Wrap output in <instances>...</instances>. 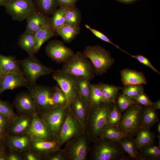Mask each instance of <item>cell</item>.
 Listing matches in <instances>:
<instances>
[{"label": "cell", "mask_w": 160, "mask_h": 160, "mask_svg": "<svg viewBox=\"0 0 160 160\" xmlns=\"http://www.w3.org/2000/svg\"><path fill=\"white\" fill-rule=\"evenodd\" d=\"M32 140L51 141L55 140L44 121L38 114L33 115V120L27 133Z\"/></svg>", "instance_id": "15"}, {"label": "cell", "mask_w": 160, "mask_h": 160, "mask_svg": "<svg viewBox=\"0 0 160 160\" xmlns=\"http://www.w3.org/2000/svg\"><path fill=\"white\" fill-rule=\"evenodd\" d=\"M122 115L118 109L116 102L108 117V125L118 126L122 119Z\"/></svg>", "instance_id": "41"}, {"label": "cell", "mask_w": 160, "mask_h": 160, "mask_svg": "<svg viewBox=\"0 0 160 160\" xmlns=\"http://www.w3.org/2000/svg\"><path fill=\"white\" fill-rule=\"evenodd\" d=\"M65 158L63 151H60L58 149L47 156L44 159L48 160H62Z\"/></svg>", "instance_id": "48"}, {"label": "cell", "mask_w": 160, "mask_h": 160, "mask_svg": "<svg viewBox=\"0 0 160 160\" xmlns=\"http://www.w3.org/2000/svg\"><path fill=\"white\" fill-rule=\"evenodd\" d=\"M157 137H158V138L159 139V146H160V135H157Z\"/></svg>", "instance_id": "57"}, {"label": "cell", "mask_w": 160, "mask_h": 160, "mask_svg": "<svg viewBox=\"0 0 160 160\" xmlns=\"http://www.w3.org/2000/svg\"><path fill=\"white\" fill-rule=\"evenodd\" d=\"M137 104L144 106H151L153 104L152 102L144 92L141 93L133 98Z\"/></svg>", "instance_id": "45"}, {"label": "cell", "mask_w": 160, "mask_h": 160, "mask_svg": "<svg viewBox=\"0 0 160 160\" xmlns=\"http://www.w3.org/2000/svg\"><path fill=\"white\" fill-rule=\"evenodd\" d=\"M33 116L18 115L11 121L6 131L9 135H18L27 134L31 124Z\"/></svg>", "instance_id": "17"}, {"label": "cell", "mask_w": 160, "mask_h": 160, "mask_svg": "<svg viewBox=\"0 0 160 160\" xmlns=\"http://www.w3.org/2000/svg\"><path fill=\"white\" fill-rule=\"evenodd\" d=\"M122 148L132 159L140 160L141 155L134 138L124 137L119 141Z\"/></svg>", "instance_id": "28"}, {"label": "cell", "mask_w": 160, "mask_h": 160, "mask_svg": "<svg viewBox=\"0 0 160 160\" xmlns=\"http://www.w3.org/2000/svg\"><path fill=\"white\" fill-rule=\"evenodd\" d=\"M67 9L59 7L52 14L50 18L49 26L55 32L57 30L65 24V15Z\"/></svg>", "instance_id": "33"}, {"label": "cell", "mask_w": 160, "mask_h": 160, "mask_svg": "<svg viewBox=\"0 0 160 160\" xmlns=\"http://www.w3.org/2000/svg\"><path fill=\"white\" fill-rule=\"evenodd\" d=\"M62 71L76 77H82L90 80L95 76V70L90 60L80 51L74 53L69 60L63 63Z\"/></svg>", "instance_id": "3"}, {"label": "cell", "mask_w": 160, "mask_h": 160, "mask_svg": "<svg viewBox=\"0 0 160 160\" xmlns=\"http://www.w3.org/2000/svg\"><path fill=\"white\" fill-rule=\"evenodd\" d=\"M51 91L54 107H68L65 95L58 85L51 87Z\"/></svg>", "instance_id": "37"}, {"label": "cell", "mask_w": 160, "mask_h": 160, "mask_svg": "<svg viewBox=\"0 0 160 160\" xmlns=\"http://www.w3.org/2000/svg\"><path fill=\"white\" fill-rule=\"evenodd\" d=\"M92 150V157L95 160H128L130 157L126 152L119 141L100 138L95 141Z\"/></svg>", "instance_id": "2"}, {"label": "cell", "mask_w": 160, "mask_h": 160, "mask_svg": "<svg viewBox=\"0 0 160 160\" xmlns=\"http://www.w3.org/2000/svg\"><path fill=\"white\" fill-rule=\"evenodd\" d=\"M53 79L65 94L67 101V106L69 105L76 95L79 94L75 84V77L62 71H55L53 74Z\"/></svg>", "instance_id": "13"}, {"label": "cell", "mask_w": 160, "mask_h": 160, "mask_svg": "<svg viewBox=\"0 0 160 160\" xmlns=\"http://www.w3.org/2000/svg\"><path fill=\"white\" fill-rule=\"evenodd\" d=\"M80 31V26L75 27L64 24L57 30L56 32L61 37L65 42L69 43L76 38Z\"/></svg>", "instance_id": "31"}, {"label": "cell", "mask_w": 160, "mask_h": 160, "mask_svg": "<svg viewBox=\"0 0 160 160\" xmlns=\"http://www.w3.org/2000/svg\"><path fill=\"white\" fill-rule=\"evenodd\" d=\"M0 114L8 118L11 121L17 115L14 112L13 106L9 102L0 99Z\"/></svg>", "instance_id": "42"}, {"label": "cell", "mask_w": 160, "mask_h": 160, "mask_svg": "<svg viewBox=\"0 0 160 160\" xmlns=\"http://www.w3.org/2000/svg\"><path fill=\"white\" fill-rule=\"evenodd\" d=\"M46 54L58 64L63 63L74 54L73 51L66 46L64 42L54 40L49 41L45 47Z\"/></svg>", "instance_id": "14"}, {"label": "cell", "mask_w": 160, "mask_h": 160, "mask_svg": "<svg viewBox=\"0 0 160 160\" xmlns=\"http://www.w3.org/2000/svg\"><path fill=\"white\" fill-rule=\"evenodd\" d=\"M8 149L5 142V140L0 141V153L1 152Z\"/></svg>", "instance_id": "51"}, {"label": "cell", "mask_w": 160, "mask_h": 160, "mask_svg": "<svg viewBox=\"0 0 160 160\" xmlns=\"http://www.w3.org/2000/svg\"><path fill=\"white\" fill-rule=\"evenodd\" d=\"M34 3L37 11L48 16L52 15L59 7L58 0H35Z\"/></svg>", "instance_id": "32"}, {"label": "cell", "mask_w": 160, "mask_h": 160, "mask_svg": "<svg viewBox=\"0 0 160 160\" xmlns=\"http://www.w3.org/2000/svg\"><path fill=\"white\" fill-rule=\"evenodd\" d=\"M143 108L142 105L134 104L124 112L118 127L127 137L134 138L141 128Z\"/></svg>", "instance_id": "5"}, {"label": "cell", "mask_w": 160, "mask_h": 160, "mask_svg": "<svg viewBox=\"0 0 160 160\" xmlns=\"http://www.w3.org/2000/svg\"><path fill=\"white\" fill-rule=\"evenodd\" d=\"M57 34L50 28L49 25H46L34 33L35 51L37 53L42 45L50 38L57 36Z\"/></svg>", "instance_id": "25"}, {"label": "cell", "mask_w": 160, "mask_h": 160, "mask_svg": "<svg viewBox=\"0 0 160 160\" xmlns=\"http://www.w3.org/2000/svg\"><path fill=\"white\" fill-rule=\"evenodd\" d=\"M23 160H42L43 158L31 148L23 153Z\"/></svg>", "instance_id": "46"}, {"label": "cell", "mask_w": 160, "mask_h": 160, "mask_svg": "<svg viewBox=\"0 0 160 160\" xmlns=\"http://www.w3.org/2000/svg\"><path fill=\"white\" fill-rule=\"evenodd\" d=\"M135 137L134 140L139 149L145 146L154 144L155 135L149 129L141 127Z\"/></svg>", "instance_id": "27"}, {"label": "cell", "mask_w": 160, "mask_h": 160, "mask_svg": "<svg viewBox=\"0 0 160 160\" xmlns=\"http://www.w3.org/2000/svg\"><path fill=\"white\" fill-rule=\"evenodd\" d=\"M68 108L85 127L90 108L79 94L76 96L69 105Z\"/></svg>", "instance_id": "19"}, {"label": "cell", "mask_w": 160, "mask_h": 160, "mask_svg": "<svg viewBox=\"0 0 160 160\" xmlns=\"http://www.w3.org/2000/svg\"><path fill=\"white\" fill-rule=\"evenodd\" d=\"M60 146L56 140L49 141L32 140L30 148L44 158L59 149Z\"/></svg>", "instance_id": "20"}, {"label": "cell", "mask_w": 160, "mask_h": 160, "mask_svg": "<svg viewBox=\"0 0 160 160\" xmlns=\"http://www.w3.org/2000/svg\"><path fill=\"white\" fill-rule=\"evenodd\" d=\"M85 26L86 28L88 29L96 37L102 41L109 43L114 46L116 48L119 49L122 51L124 52L127 54L129 55V53L121 49L118 45L112 42L110 39L104 33L102 32L92 28L88 24H85Z\"/></svg>", "instance_id": "43"}, {"label": "cell", "mask_w": 160, "mask_h": 160, "mask_svg": "<svg viewBox=\"0 0 160 160\" xmlns=\"http://www.w3.org/2000/svg\"><path fill=\"white\" fill-rule=\"evenodd\" d=\"M120 2L125 4L133 3L139 0H116Z\"/></svg>", "instance_id": "54"}, {"label": "cell", "mask_w": 160, "mask_h": 160, "mask_svg": "<svg viewBox=\"0 0 160 160\" xmlns=\"http://www.w3.org/2000/svg\"><path fill=\"white\" fill-rule=\"evenodd\" d=\"M26 87L35 99L39 109V114L47 112L54 107L52 98L51 87L36 84H28Z\"/></svg>", "instance_id": "10"}, {"label": "cell", "mask_w": 160, "mask_h": 160, "mask_svg": "<svg viewBox=\"0 0 160 160\" xmlns=\"http://www.w3.org/2000/svg\"><path fill=\"white\" fill-rule=\"evenodd\" d=\"M141 160H159L160 159V146L149 145L140 149Z\"/></svg>", "instance_id": "36"}, {"label": "cell", "mask_w": 160, "mask_h": 160, "mask_svg": "<svg viewBox=\"0 0 160 160\" xmlns=\"http://www.w3.org/2000/svg\"><path fill=\"white\" fill-rule=\"evenodd\" d=\"M129 55L137 60L141 63L149 67L153 71L158 74H160V72L152 65L148 59L145 57L140 55H133L129 54Z\"/></svg>", "instance_id": "44"}, {"label": "cell", "mask_w": 160, "mask_h": 160, "mask_svg": "<svg viewBox=\"0 0 160 160\" xmlns=\"http://www.w3.org/2000/svg\"><path fill=\"white\" fill-rule=\"evenodd\" d=\"M18 62L24 77L30 85L36 84V81L40 77L53 73L55 71L53 68L43 65L35 56H29L18 60Z\"/></svg>", "instance_id": "6"}, {"label": "cell", "mask_w": 160, "mask_h": 160, "mask_svg": "<svg viewBox=\"0 0 160 160\" xmlns=\"http://www.w3.org/2000/svg\"><path fill=\"white\" fill-rule=\"evenodd\" d=\"M11 120L7 117L0 114V127L6 132L9 125Z\"/></svg>", "instance_id": "50"}, {"label": "cell", "mask_w": 160, "mask_h": 160, "mask_svg": "<svg viewBox=\"0 0 160 160\" xmlns=\"http://www.w3.org/2000/svg\"><path fill=\"white\" fill-rule=\"evenodd\" d=\"M127 137L119 130L118 126L107 125L103 130L100 138H105L111 140L119 141L123 138Z\"/></svg>", "instance_id": "34"}, {"label": "cell", "mask_w": 160, "mask_h": 160, "mask_svg": "<svg viewBox=\"0 0 160 160\" xmlns=\"http://www.w3.org/2000/svg\"><path fill=\"white\" fill-rule=\"evenodd\" d=\"M9 0H0V6H4Z\"/></svg>", "instance_id": "55"}, {"label": "cell", "mask_w": 160, "mask_h": 160, "mask_svg": "<svg viewBox=\"0 0 160 160\" xmlns=\"http://www.w3.org/2000/svg\"><path fill=\"white\" fill-rule=\"evenodd\" d=\"M98 84L102 92V102L105 103L115 102L119 92L122 90V87L103 82L99 83Z\"/></svg>", "instance_id": "29"}, {"label": "cell", "mask_w": 160, "mask_h": 160, "mask_svg": "<svg viewBox=\"0 0 160 160\" xmlns=\"http://www.w3.org/2000/svg\"><path fill=\"white\" fill-rule=\"evenodd\" d=\"M81 19V12L76 7L68 8L65 15V24L79 26Z\"/></svg>", "instance_id": "35"}, {"label": "cell", "mask_w": 160, "mask_h": 160, "mask_svg": "<svg viewBox=\"0 0 160 160\" xmlns=\"http://www.w3.org/2000/svg\"><path fill=\"white\" fill-rule=\"evenodd\" d=\"M0 67L4 73H13L23 76L18 60L14 56H5L0 53Z\"/></svg>", "instance_id": "24"}, {"label": "cell", "mask_w": 160, "mask_h": 160, "mask_svg": "<svg viewBox=\"0 0 160 160\" xmlns=\"http://www.w3.org/2000/svg\"><path fill=\"white\" fill-rule=\"evenodd\" d=\"M68 141L64 151H63L65 158L71 160H85L87 148L84 132Z\"/></svg>", "instance_id": "12"}, {"label": "cell", "mask_w": 160, "mask_h": 160, "mask_svg": "<svg viewBox=\"0 0 160 160\" xmlns=\"http://www.w3.org/2000/svg\"><path fill=\"white\" fill-rule=\"evenodd\" d=\"M79 0H58L59 7L69 8L76 7Z\"/></svg>", "instance_id": "49"}, {"label": "cell", "mask_w": 160, "mask_h": 160, "mask_svg": "<svg viewBox=\"0 0 160 160\" xmlns=\"http://www.w3.org/2000/svg\"><path fill=\"white\" fill-rule=\"evenodd\" d=\"M89 79L82 77H76L75 84L81 97L86 103L90 109L92 105L91 101V87Z\"/></svg>", "instance_id": "23"}, {"label": "cell", "mask_w": 160, "mask_h": 160, "mask_svg": "<svg viewBox=\"0 0 160 160\" xmlns=\"http://www.w3.org/2000/svg\"><path fill=\"white\" fill-rule=\"evenodd\" d=\"M83 53L91 62L97 76L106 73L114 63L110 52L99 45L87 46Z\"/></svg>", "instance_id": "4"}, {"label": "cell", "mask_w": 160, "mask_h": 160, "mask_svg": "<svg viewBox=\"0 0 160 160\" xmlns=\"http://www.w3.org/2000/svg\"><path fill=\"white\" fill-rule=\"evenodd\" d=\"M152 107L155 110L160 109V100H158L156 102L153 103V104Z\"/></svg>", "instance_id": "53"}, {"label": "cell", "mask_w": 160, "mask_h": 160, "mask_svg": "<svg viewBox=\"0 0 160 160\" xmlns=\"http://www.w3.org/2000/svg\"><path fill=\"white\" fill-rule=\"evenodd\" d=\"M17 45L25 51L29 56H35L36 53L35 47L34 33L25 31L19 37Z\"/></svg>", "instance_id": "26"}, {"label": "cell", "mask_w": 160, "mask_h": 160, "mask_svg": "<svg viewBox=\"0 0 160 160\" xmlns=\"http://www.w3.org/2000/svg\"><path fill=\"white\" fill-rule=\"evenodd\" d=\"M4 7L13 20L20 22L37 11L33 0H9Z\"/></svg>", "instance_id": "8"}, {"label": "cell", "mask_w": 160, "mask_h": 160, "mask_svg": "<svg viewBox=\"0 0 160 160\" xmlns=\"http://www.w3.org/2000/svg\"><path fill=\"white\" fill-rule=\"evenodd\" d=\"M4 73H3V71H2L1 68L0 67V77L1 76V75L3 74Z\"/></svg>", "instance_id": "58"}, {"label": "cell", "mask_w": 160, "mask_h": 160, "mask_svg": "<svg viewBox=\"0 0 160 160\" xmlns=\"http://www.w3.org/2000/svg\"><path fill=\"white\" fill-rule=\"evenodd\" d=\"M50 20L49 16L37 11L27 19L25 31L34 33L44 26L49 25Z\"/></svg>", "instance_id": "22"}, {"label": "cell", "mask_w": 160, "mask_h": 160, "mask_svg": "<svg viewBox=\"0 0 160 160\" xmlns=\"http://www.w3.org/2000/svg\"><path fill=\"white\" fill-rule=\"evenodd\" d=\"M157 131L159 135H160V123L159 122L157 124L156 127Z\"/></svg>", "instance_id": "56"}, {"label": "cell", "mask_w": 160, "mask_h": 160, "mask_svg": "<svg viewBox=\"0 0 160 160\" xmlns=\"http://www.w3.org/2000/svg\"><path fill=\"white\" fill-rule=\"evenodd\" d=\"M142 118V124L141 127L149 129L159 120L156 110H154L151 106H144L143 108Z\"/></svg>", "instance_id": "30"}, {"label": "cell", "mask_w": 160, "mask_h": 160, "mask_svg": "<svg viewBox=\"0 0 160 160\" xmlns=\"http://www.w3.org/2000/svg\"><path fill=\"white\" fill-rule=\"evenodd\" d=\"M5 141L9 150L23 153L30 148L32 139L27 134L18 135L7 134Z\"/></svg>", "instance_id": "18"}, {"label": "cell", "mask_w": 160, "mask_h": 160, "mask_svg": "<svg viewBox=\"0 0 160 160\" xmlns=\"http://www.w3.org/2000/svg\"><path fill=\"white\" fill-rule=\"evenodd\" d=\"M28 84V80L23 75L13 73H4L0 77V96L5 90L26 87Z\"/></svg>", "instance_id": "16"}, {"label": "cell", "mask_w": 160, "mask_h": 160, "mask_svg": "<svg viewBox=\"0 0 160 160\" xmlns=\"http://www.w3.org/2000/svg\"><path fill=\"white\" fill-rule=\"evenodd\" d=\"M121 90L123 94L133 98L144 92L142 84L125 86Z\"/></svg>", "instance_id": "39"}, {"label": "cell", "mask_w": 160, "mask_h": 160, "mask_svg": "<svg viewBox=\"0 0 160 160\" xmlns=\"http://www.w3.org/2000/svg\"><path fill=\"white\" fill-rule=\"evenodd\" d=\"M121 81L124 86L146 84L148 82L143 73L129 68L123 69L121 71Z\"/></svg>", "instance_id": "21"}, {"label": "cell", "mask_w": 160, "mask_h": 160, "mask_svg": "<svg viewBox=\"0 0 160 160\" xmlns=\"http://www.w3.org/2000/svg\"><path fill=\"white\" fill-rule=\"evenodd\" d=\"M116 106L121 113L124 112L131 105L137 103L134 99L123 94H118L116 100Z\"/></svg>", "instance_id": "38"}, {"label": "cell", "mask_w": 160, "mask_h": 160, "mask_svg": "<svg viewBox=\"0 0 160 160\" xmlns=\"http://www.w3.org/2000/svg\"><path fill=\"white\" fill-rule=\"evenodd\" d=\"M6 136V131L0 127V141L5 140Z\"/></svg>", "instance_id": "52"}, {"label": "cell", "mask_w": 160, "mask_h": 160, "mask_svg": "<svg viewBox=\"0 0 160 160\" xmlns=\"http://www.w3.org/2000/svg\"><path fill=\"white\" fill-rule=\"evenodd\" d=\"M91 101L92 105H97L102 103L103 95L100 87L99 84H90Z\"/></svg>", "instance_id": "40"}, {"label": "cell", "mask_w": 160, "mask_h": 160, "mask_svg": "<svg viewBox=\"0 0 160 160\" xmlns=\"http://www.w3.org/2000/svg\"><path fill=\"white\" fill-rule=\"evenodd\" d=\"M12 105L16 109L18 115L33 116L39 113L35 99L28 90L17 94Z\"/></svg>", "instance_id": "11"}, {"label": "cell", "mask_w": 160, "mask_h": 160, "mask_svg": "<svg viewBox=\"0 0 160 160\" xmlns=\"http://www.w3.org/2000/svg\"><path fill=\"white\" fill-rule=\"evenodd\" d=\"M7 160H23V153L9 150L7 153Z\"/></svg>", "instance_id": "47"}, {"label": "cell", "mask_w": 160, "mask_h": 160, "mask_svg": "<svg viewBox=\"0 0 160 160\" xmlns=\"http://www.w3.org/2000/svg\"><path fill=\"white\" fill-rule=\"evenodd\" d=\"M84 128V126L68 108L66 116L56 139L59 146L83 133Z\"/></svg>", "instance_id": "7"}, {"label": "cell", "mask_w": 160, "mask_h": 160, "mask_svg": "<svg viewBox=\"0 0 160 160\" xmlns=\"http://www.w3.org/2000/svg\"><path fill=\"white\" fill-rule=\"evenodd\" d=\"M68 107H54L47 112L38 114L44 121L54 138L56 140L66 116Z\"/></svg>", "instance_id": "9"}, {"label": "cell", "mask_w": 160, "mask_h": 160, "mask_svg": "<svg viewBox=\"0 0 160 160\" xmlns=\"http://www.w3.org/2000/svg\"><path fill=\"white\" fill-rule=\"evenodd\" d=\"M115 102H102L90 109L86 125L88 135L94 141L100 138L103 130L108 125V116Z\"/></svg>", "instance_id": "1"}]
</instances>
